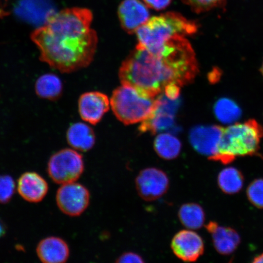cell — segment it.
<instances>
[{
    "mask_svg": "<svg viewBox=\"0 0 263 263\" xmlns=\"http://www.w3.org/2000/svg\"><path fill=\"white\" fill-rule=\"evenodd\" d=\"M92 21L93 14L86 8H68L52 14L31 36L41 60L62 73L87 67L98 45Z\"/></svg>",
    "mask_w": 263,
    "mask_h": 263,
    "instance_id": "6da1fadb",
    "label": "cell"
},
{
    "mask_svg": "<svg viewBox=\"0 0 263 263\" xmlns=\"http://www.w3.org/2000/svg\"><path fill=\"white\" fill-rule=\"evenodd\" d=\"M198 72L192 45L177 35L155 51L136 47L121 65L119 77L122 84L157 97L168 84L182 87L191 83Z\"/></svg>",
    "mask_w": 263,
    "mask_h": 263,
    "instance_id": "7a4b0ae2",
    "label": "cell"
},
{
    "mask_svg": "<svg viewBox=\"0 0 263 263\" xmlns=\"http://www.w3.org/2000/svg\"><path fill=\"white\" fill-rule=\"evenodd\" d=\"M198 25L179 13L168 12L154 16L136 31L137 47L155 51L174 35L195 34Z\"/></svg>",
    "mask_w": 263,
    "mask_h": 263,
    "instance_id": "3957f363",
    "label": "cell"
},
{
    "mask_svg": "<svg viewBox=\"0 0 263 263\" xmlns=\"http://www.w3.org/2000/svg\"><path fill=\"white\" fill-rule=\"evenodd\" d=\"M262 137L263 128L255 120L223 128L218 153L210 160L228 164L239 157L254 156Z\"/></svg>",
    "mask_w": 263,
    "mask_h": 263,
    "instance_id": "277c9868",
    "label": "cell"
},
{
    "mask_svg": "<svg viewBox=\"0 0 263 263\" xmlns=\"http://www.w3.org/2000/svg\"><path fill=\"white\" fill-rule=\"evenodd\" d=\"M157 104V97L125 84L114 91L110 100L115 116L126 125L145 120L155 109Z\"/></svg>",
    "mask_w": 263,
    "mask_h": 263,
    "instance_id": "5b68a950",
    "label": "cell"
},
{
    "mask_svg": "<svg viewBox=\"0 0 263 263\" xmlns=\"http://www.w3.org/2000/svg\"><path fill=\"white\" fill-rule=\"evenodd\" d=\"M84 170V162L81 154L71 149L58 151L49 159L48 173L54 182L63 184L76 182Z\"/></svg>",
    "mask_w": 263,
    "mask_h": 263,
    "instance_id": "8992f818",
    "label": "cell"
},
{
    "mask_svg": "<svg viewBox=\"0 0 263 263\" xmlns=\"http://www.w3.org/2000/svg\"><path fill=\"white\" fill-rule=\"evenodd\" d=\"M179 99L172 100L163 93L157 97V104L150 116L141 122V133L156 134L159 132L171 129L175 124L176 113L179 106Z\"/></svg>",
    "mask_w": 263,
    "mask_h": 263,
    "instance_id": "52a82bcc",
    "label": "cell"
},
{
    "mask_svg": "<svg viewBox=\"0 0 263 263\" xmlns=\"http://www.w3.org/2000/svg\"><path fill=\"white\" fill-rule=\"evenodd\" d=\"M90 194L84 185L77 182L63 184L58 190L57 205L65 215L79 216L89 205Z\"/></svg>",
    "mask_w": 263,
    "mask_h": 263,
    "instance_id": "ba28073f",
    "label": "cell"
},
{
    "mask_svg": "<svg viewBox=\"0 0 263 263\" xmlns=\"http://www.w3.org/2000/svg\"><path fill=\"white\" fill-rule=\"evenodd\" d=\"M139 196L146 201H153L162 197L168 190L170 181L167 174L156 167L141 171L136 180Z\"/></svg>",
    "mask_w": 263,
    "mask_h": 263,
    "instance_id": "9c48e42d",
    "label": "cell"
},
{
    "mask_svg": "<svg viewBox=\"0 0 263 263\" xmlns=\"http://www.w3.org/2000/svg\"><path fill=\"white\" fill-rule=\"evenodd\" d=\"M222 130L215 125L196 126L190 132V142L197 152L211 160L218 153Z\"/></svg>",
    "mask_w": 263,
    "mask_h": 263,
    "instance_id": "30bf717a",
    "label": "cell"
},
{
    "mask_svg": "<svg viewBox=\"0 0 263 263\" xmlns=\"http://www.w3.org/2000/svg\"><path fill=\"white\" fill-rule=\"evenodd\" d=\"M171 246L177 257L184 261H196L204 252L202 238L192 230H183L177 233Z\"/></svg>",
    "mask_w": 263,
    "mask_h": 263,
    "instance_id": "8fae6325",
    "label": "cell"
},
{
    "mask_svg": "<svg viewBox=\"0 0 263 263\" xmlns=\"http://www.w3.org/2000/svg\"><path fill=\"white\" fill-rule=\"evenodd\" d=\"M118 18L124 30L134 34L149 18L147 6L140 0H124L118 9Z\"/></svg>",
    "mask_w": 263,
    "mask_h": 263,
    "instance_id": "7c38bea8",
    "label": "cell"
},
{
    "mask_svg": "<svg viewBox=\"0 0 263 263\" xmlns=\"http://www.w3.org/2000/svg\"><path fill=\"white\" fill-rule=\"evenodd\" d=\"M110 104L106 95L98 91L87 92L79 100V111L82 120L95 125L109 110Z\"/></svg>",
    "mask_w": 263,
    "mask_h": 263,
    "instance_id": "4fadbf2b",
    "label": "cell"
},
{
    "mask_svg": "<svg viewBox=\"0 0 263 263\" xmlns=\"http://www.w3.org/2000/svg\"><path fill=\"white\" fill-rule=\"evenodd\" d=\"M19 195L26 201L37 203L47 195L48 185L44 178L34 172L23 174L16 185Z\"/></svg>",
    "mask_w": 263,
    "mask_h": 263,
    "instance_id": "5bb4252c",
    "label": "cell"
},
{
    "mask_svg": "<svg viewBox=\"0 0 263 263\" xmlns=\"http://www.w3.org/2000/svg\"><path fill=\"white\" fill-rule=\"evenodd\" d=\"M206 229L211 234L214 246L219 254L230 255L237 249L241 239L234 229L220 226L215 222H210Z\"/></svg>",
    "mask_w": 263,
    "mask_h": 263,
    "instance_id": "9a60e30c",
    "label": "cell"
},
{
    "mask_svg": "<svg viewBox=\"0 0 263 263\" xmlns=\"http://www.w3.org/2000/svg\"><path fill=\"white\" fill-rule=\"evenodd\" d=\"M36 252L39 258L45 263H63L67 261L70 255L67 243L55 236L42 239Z\"/></svg>",
    "mask_w": 263,
    "mask_h": 263,
    "instance_id": "2e32d148",
    "label": "cell"
},
{
    "mask_svg": "<svg viewBox=\"0 0 263 263\" xmlns=\"http://www.w3.org/2000/svg\"><path fill=\"white\" fill-rule=\"evenodd\" d=\"M16 12L27 21L41 22L43 25L55 12L49 0H21Z\"/></svg>",
    "mask_w": 263,
    "mask_h": 263,
    "instance_id": "e0dca14e",
    "label": "cell"
},
{
    "mask_svg": "<svg viewBox=\"0 0 263 263\" xmlns=\"http://www.w3.org/2000/svg\"><path fill=\"white\" fill-rule=\"evenodd\" d=\"M67 139L70 146L82 152L92 149L96 141L93 129L83 123L72 124L67 131Z\"/></svg>",
    "mask_w": 263,
    "mask_h": 263,
    "instance_id": "ac0fdd59",
    "label": "cell"
},
{
    "mask_svg": "<svg viewBox=\"0 0 263 263\" xmlns=\"http://www.w3.org/2000/svg\"><path fill=\"white\" fill-rule=\"evenodd\" d=\"M182 146L178 138L170 133L158 135L154 142V149L157 155L166 160L176 159L180 155Z\"/></svg>",
    "mask_w": 263,
    "mask_h": 263,
    "instance_id": "d6986e66",
    "label": "cell"
},
{
    "mask_svg": "<svg viewBox=\"0 0 263 263\" xmlns=\"http://www.w3.org/2000/svg\"><path fill=\"white\" fill-rule=\"evenodd\" d=\"M178 216L181 223L187 229H199L204 224V211L201 206L197 203H185L181 206Z\"/></svg>",
    "mask_w": 263,
    "mask_h": 263,
    "instance_id": "ffe728a7",
    "label": "cell"
},
{
    "mask_svg": "<svg viewBox=\"0 0 263 263\" xmlns=\"http://www.w3.org/2000/svg\"><path fill=\"white\" fill-rule=\"evenodd\" d=\"M218 182L220 189L228 195H234L242 189L244 177L235 167H229L219 173Z\"/></svg>",
    "mask_w": 263,
    "mask_h": 263,
    "instance_id": "44dd1931",
    "label": "cell"
},
{
    "mask_svg": "<svg viewBox=\"0 0 263 263\" xmlns=\"http://www.w3.org/2000/svg\"><path fill=\"white\" fill-rule=\"evenodd\" d=\"M35 90L39 97L54 100L62 93V82L53 74H46L38 79L35 84Z\"/></svg>",
    "mask_w": 263,
    "mask_h": 263,
    "instance_id": "7402d4cb",
    "label": "cell"
},
{
    "mask_svg": "<svg viewBox=\"0 0 263 263\" xmlns=\"http://www.w3.org/2000/svg\"><path fill=\"white\" fill-rule=\"evenodd\" d=\"M215 114L220 122L232 124L241 117V110L235 102L228 98H222L215 104Z\"/></svg>",
    "mask_w": 263,
    "mask_h": 263,
    "instance_id": "603a6c76",
    "label": "cell"
},
{
    "mask_svg": "<svg viewBox=\"0 0 263 263\" xmlns=\"http://www.w3.org/2000/svg\"><path fill=\"white\" fill-rule=\"evenodd\" d=\"M182 2L190 6L193 12L199 14L215 8L223 7L227 0H182Z\"/></svg>",
    "mask_w": 263,
    "mask_h": 263,
    "instance_id": "cb8c5ba5",
    "label": "cell"
},
{
    "mask_svg": "<svg viewBox=\"0 0 263 263\" xmlns=\"http://www.w3.org/2000/svg\"><path fill=\"white\" fill-rule=\"evenodd\" d=\"M247 195L253 205L263 209V179L253 181L247 190Z\"/></svg>",
    "mask_w": 263,
    "mask_h": 263,
    "instance_id": "d4e9b609",
    "label": "cell"
},
{
    "mask_svg": "<svg viewBox=\"0 0 263 263\" xmlns=\"http://www.w3.org/2000/svg\"><path fill=\"white\" fill-rule=\"evenodd\" d=\"M16 188L14 180L8 175H0V203H8L14 196Z\"/></svg>",
    "mask_w": 263,
    "mask_h": 263,
    "instance_id": "484cf974",
    "label": "cell"
},
{
    "mask_svg": "<svg viewBox=\"0 0 263 263\" xmlns=\"http://www.w3.org/2000/svg\"><path fill=\"white\" fill-rule=\"evenodd\" d=\"M143 1L148 8L156 11H162L166 9L172 2V0H143Z\"/></svg>",
    "mask_w": 263,
    "mask_h": 263,
    "instance_id": "4316f807",
    "label": "cell"
},
{
    "mask_svg": "<svg viewBox=\"0 0 263 263\" xmlns=\"http://www.w3.org/2000/svg\"><path fill=\"white\" fill-rule=\"evenodd\" d=\"M117 262L128 263V262H144V260L140 255L134 252H126L121 255L117 259Z\"/></svg>",
    "mask_w": 263,
    "mask_h": 263,
    "instance_id": "83f0119b",
    "label": "cell"
},
{
    "mask_svg": "<svg viewBox=\"0 0 263 263\" xmlns=\"http://www.w3.org/2000/svg\"><path fill=\"white\" fill-rule=\"evenodd\" d=\"M181 88L178 85L170 84L164 88L163 93L165 96L172 100L179 99L180 94Z\"/></svg>",
    "mask_w": 263,
    "mask_h": 263,
    "instance_id": "f1b7e54d",
    "label": "cell"
},
{
    "mask_svg": "<svg viewBox=\"0 0 263 263\" xmlns=\"http://www.w3.org/2000/svg\"><path fill=\"white\" fill-rule=\"evenodd\" d=\"M6 228L4 223L0 220V238L5 234Z\"/></svg>",
    "mask_w": 263,
    "mask_h": 263,
    "instance_id": "f546056e",
    "label": "cell"
},
{
    "mask_svg": "<svg viewBox=\"0 0 263 263\" xmlns=\"http://www.w3.org/2000/svg\"><path fill=\"white\" fill-rule=\"evenodd\" d=\"M253 262H254V263L263 262V254L260 255L256 256V257L254 258V260H253Z\"/></svg>",
    "mask_w": 263,
    "mask_h": 263,
    "instance_id": "4dcf8cb0",
    "label": "cell"
},
{
    "mask_svg": "<svg viewBox=\"0 0 263 263\" xmlns=\"http://www.w3.org/2000/svg\"><path fill=\"white\" fill-rule=\"evenodd\" d=\"M9 13L6 11L4 9L0 8V19L3 18L4 16L8 15Z\"/></svg>",
    "mask_w": 263,
    "mask_h": 263,
    "instance_id": "1f68e13d",
    "label": "cell"
},
{
    "mask_svg": "<svg viewBox=\"0 0 263 263\" xmlns=\"http://www.w3.org/2000/svg\"><path fill=\"white\" fill-rule=\"evenodd\" d=\"M260 71H261V73H262V74L263 76V63H262V65L261 66V69H260Z\"/></svg>",
    "mask_w": 263,
    "mask_h": 263,
    "instance_id": "d6a6232c",
    "label": "cell"
}]
</instances>
